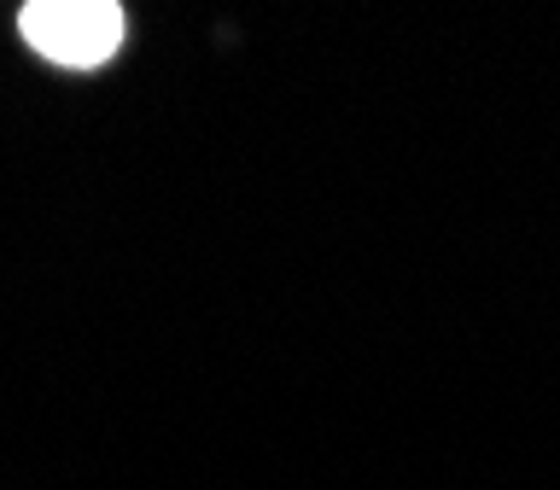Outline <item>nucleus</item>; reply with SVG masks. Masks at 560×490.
Returning <instances> with one entry per match:
<instances>
[{"label": "nucleus", "instance_id": "f257e3e1", "mask_svg": "<svg viewBox=\"0 0 560 490\" xmlns=\"http://www.w3.org/2000/svg\"><path fill=\"white\" fill-rule=\"evenodd\" d=\"M18 30H24V42L42 59L70 65V70L105 65L122 47V12L112 0H35L18 18Z\"/></svg>", "mask_w": 560, "mask_h": 490}]
</instances>
